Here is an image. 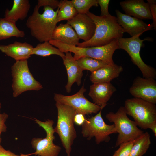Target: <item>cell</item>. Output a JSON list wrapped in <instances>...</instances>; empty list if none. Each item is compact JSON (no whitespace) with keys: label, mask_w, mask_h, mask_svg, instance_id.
I'll return each instance as SVG.
<instances>
[{"label":"cell","mask_w":156,"mask_h":156,"mask_svg":"<svg viewBox=\"0 0 156 156\" xmlns=\"http://www.w3.org/2000/svg\"><path fill=\"white\" fill-rule=\"evenodd\" d=\"M71 2L78 14H86L92 6L97 7V0H72Z\"/></svg>","instance_id":"27"},{"label":"cell","mask_w":156,"mask_h":156,"mask_svg":"<svg viewBox=\"0 0 156 156\" xmlns=\"http://www.w3.org/2000/svg\"><path fill=\"white\" fill-rule=\"evenodd\" d=\"M118 23L124 31L131 37L141 35L144 32L153 27L152 24H147L141 20L124 14L118 10H115Z\"/></svg>","instance_id":"13"},{"label":"cell","mask_w":156,"mask_h":156,"mask_svg":"<svg viewBox=\"0 0 156 156\" xmlns=\"http://www.w3.org/2000/svg\"><path fill=\"white\" fill-rule=\"evenodd\" d=\"M120 4L126 14L141 19H152L148 4L143 0H127Z\"/></svg>","instance_id":"16"},{"label":"cell","mask_w":156,"mask_h":156,"mask_svg":"<svg viewBox=\"0 0 156 156\" xmlns=\"http://www.w3.org/2000/svg\"><path fill=\"white\" fill-rule=\"evenodd\" d=\"M0 156H28L27 154H21L20 155H16L10 150L5 149L1 146H0Z\"/></svg>","instance_id":"34"},{"label":"cell","mask_w":156,"mask_h":156,"mask_svg":"<svg viewBox=\"0 0 156 156\" xmlns=\"http://www.w3.org/2000/svg\"><path fill=\"white\" fill-rule=\"evenodd\" d=\"M86 89L83 85L76 94L66 96L55 93L54 99L56 102L66 105L73 108L76 113L84 115L98 112L101 109L100 107L89 101L84 96Z\"/></svg>","instance_id":"11"},{"label":"cell","mask_w":156,"mask_h":156,"mask_svg":"<svg viewBox=\"0 0 156 156\" xmlns=\"http://www.w3.org/2000/svg\"><path fill=\"white\" fill-rule=\"evenodd\" d=\"M42 14L39 12L37 5L32 14L27 18L26 25L33 37L40 43L49 41L52 39L53 32L57 26V16L59 10L45 7Z\"/></svg>","instance_id":"2"},{"label":"cell","mask_w":156,"mask_h":156,"mask_svg":"<svg viewBox=\"0 0 156 156\" xmlns=\"http://www.w3.org/2000/svg\"><path fill=\"white\" fill-rule=\"evenodd\" d=\"M34 119L35 122L45 130L46 136L44 138H34L32 139L31 144L35 151L29 154V155L34 154L37 156H57L61 148L53 142L55 139L54 135L55 132L53 127L54 122L48 119L44 122Z\"/></svg>","instance_id":"10"},{"label":"cell","mask_w":156,"mask_h":156,"mask_svg":"<svg viewBox=\"0 0 156 156\" xmlns=\"http://www.w3.org/2000/svg\"><path fill=\"white\" fill-rule=\"evenodd\" d=\"M1 103L0 102V109H1Z\"/></svg>","instance_id":"36"},{"label":"cell","mask_w":156,"mask_h":156,"mask_svg":"<svg viewBox=\"0 0 156 156\" xmlns=\"http://www.w3.org/2000/svg\"><path fill=\"white\" fill-rule=\"evenodd\" d=\"M123 70L122 66L115 64L113 65L106 64L91 72L90 79L93 83L110 82L118 77Z\"/></svg>","instance_id":"19"},{"label":"cell","mask_w":156,"mask_h":156,"mask_svg":"<svg viewBox=\"0 0 156 156\" xmlns=\"http://www.w3.org/2000/svg\"><path fill=\"white\" fill-rule=\"evenodd\" d=\"M155 137L156 136V123H155L153 125L150 127Z\"/></svg>","instance_id":"35"},{"label":"cell","mask_w":156,"mask_h":156,"mask_svg":"<svg viewBox=\"0 0 156 156\" xmlns=\"http://www.w3.org/2000/svg\"><path fill=\"white\" fill-rule=\"evenodd\" d=\"M151 144L150 135L147 132L144 133L134 140L129 156H142L149 148Z\"/></svg>","instance_id":"23"},{"label":"cell","mask_w":156,"mask_h":156,"mask_svg":"<svg viewBox=\"0 0 156 156\" xmlns=\"http://www.w3.org/2000/svg\"><path fill=\"white\" fill-rule=\"evenodd\" d=\"M76 60L83 71L87 70L91 72L107 64L100 60L88 57H83Z\"/></svg>","instance_id":"26"},{"label":"cell","mask_w":156,"mask_h":156,"mask_svg":"<svg viewBox=\"0 0 156 156\" xmlns=\"http://www.w3.org/2000/svg\"><path fill=\"white\" fill-rule=\"evenodd\" d=\"M12 8L7 9L5 18L16 23L18 20H23L27 17L31 5L28 0H14Z\"/></svg>","instance_id":"21"},{"label":"cell","mask_w":156,"mask_h":156,"mask_svg":"<svg viewBox=\"0 0 156 156\" xmlns=\"http://www.w3.org/2000/svg\"><path fill=\"white\" fill-rule=\"evenodd\" d=\"M66 23L74 29L79 39L83 40L84 42L90 40L94 34L95 25L86 14H78L67 21Z\"/></svg>","instance_id":"14"},{"label":"cell","mask_w":156,"mask_h":156,"mask_svg":"<svg viewBox=\"0 0 156 156\" xmlns=\"http://www.w3.org/2000/svg\"><path fill=\"white\" fill-rule=\"evenodd\" d=\"M129 91L134 97L156 103V81L155 79L138 76L134 80Z\"/></svg>","instance_id":"12"},{"label":"cell","mask_w":156,"mask_h":156,"mask_svg":"<svg viewBox=\"0 0 156 156\" xmlns=\"http://www.w3.org/2000/svg\"><path fill=\"white\" fill-rule=\"evenodd\" d=\"M106 118L114 123L118 133L115 147L123 142L134 140L144 133L138 128L134 121L128 118L123 106L120 107L115 113L111 112L107 113Z\"/></svg>","instance_id":"6"},{"label":"cell","mask_w":156,"mask_h":156,"mask_svg":"<svg viewBox=\"0 0 156 156\" xmlns=\"http://www.w3.org/2000/svg\"><path fill=\"white\" fill-rule=\"evenodd\" d=\"M98 4L100 7L101 14L100 16H105L110 15L108 11L109 0H97Z\"/></svg>","instance_id":"31"},{"label":"cell","mask_w":156,"mask_h":156,"mask_svg":"<svg viewBox=\"0 0 156 156\" xmlns=\"http://www.w3.org/2000/svg\"><path fill=\"white\" fill-rule=\"evenodd\" d=\"M33 48L27 42L16 41L7 45H0V51L16 61L27 60L32 55Z\"/></svg>","instance_id":"18"},{"label":"cell","mask_w":156,"mask_h":156,"mask_svg":"<svg viewBox=\"0 0 156 156\" xmlns=\"http://www.w3.org/2000/svg\"><path fill=\"white\" fill-rule=\"evenodd\" d=\"M134 140L121 144L119 148L115 151L113 156H129Z\"/></svg>","instance_id":"28"},{"label":"cell","mask_w":156,"mask_h":156,"mask_svg":"<svg viewBox=\"0 0 156 156\" xmlns=\"http://www.w3.org/2000/svg\"><path fill=\"white\" fill-rule=\"evenodd\" d=\"M52 39L75 46L79 44V40L72 27L67 23H61L56 26L53 32Z\"/></svg>","instance_id":"20"},{"label":"cell","mask_w":156,"mask_h":156,"mask_svg":"<svg viewBox=\"0 0 156 156\" xmlns=\"http://www.w3.org/2000/svg\"><path fill=\"white\" fill-rule=\"evenodd\" d=\"M49 42L64 53L69 52L74 53L75 60L84 57H88L100 60L109 65L115 64L113 56L115 51L119 49L118 39L109 44L99 47H80L64 44L60 41L51 39Z\"/></svg>","instance_id":"3"},{"label":"cell","mask_w":156,"mask_h":156,"mask_svg":"<svg viewBox=\"0 0 156 156\" xmlns=\"http://www.w3.org/2000/svg\"><path fill=\"white\" fill-rule=\"evenodd\" d=\"M62 59L68 75L67 83L65 88L66 92L69 93L71 92L72 86L74 83H76L78 86L81 84L83 71L78 66L76 60L74 59L71 52H66L65 56Z\"/></svg>","instance_id":"17"},{"label":"cell","mask_w":156,"mask_h":156,"mask_svg":"<svg viewBox=\"0 0 156 156\" xmlns=\"http://www.w3.org/2000/svg\"><path fill=\"white\" fill-rule=\"evenodd\" d=\"M138 35L129 38H121L118 39L119 49L125 50L131 58L133 64L136 65L141 71L143 77L156 78V71L152 67L146 64L142 60L140 55L141 48L144 47L143 42L150 40L151 38L140 39Z\"/></svg>","instance_id":"8"},{"label":"cell","mask_w":156,"mask_h":156,"mask_svg":"<svg viewBox=\"0 0 156 156\" xmlns=\"http://www.w3.org/2000/svg\"><path fill=\"white\" fill-rule=\"evenodd\" d=\"M126 113L131 116L142 129H150L156 123V106L155 104L140 98L126 99L124 107Z\"/></svg>","instance_id":"5"},{"label":"cell","mask_w":156,"mask_h":156,"mask_svg":"<svg viewBox=\"0 0 156 156\" xmlns=\"http://www.w3.org/2000/svg\"><path fill=\"white\" fill-rule=\"evenodd\" d=\"M60 1L56 0H38L37 5L40 8L41 7H48L53 10L59 6Z\"/></svg>","instance_id":"29"},{"label":"cell","mask_w":156,"mask_h":156,"mask_svg":"<svg viewBox=\"0 0 156 156\" xmlns=\"http://www.w3.org/2000/svg\"><path fill=\"white\" fill-rule=\"evenodd\" d=\"M35 55L43 57L52 55H56L60 56L62 58L65 54L57 48L53 46L49 41H46L38 44L34 47L32 55Z\"/></svg>","instance_id":"25"},{"label":"cell","mask_w":156,"mask_h":156,"mask_svg":"<svg viewBox=\"0 0 156 156\" xmlns=\"http://www.w3.org/2000/svg\"><path fill=\"white\" fill-rule=\"evenodd\" d=\"M57 110V120L55 132L58 134L65 148L67 156H70L71 146L77 137L74 126V118L76 113L70 106L56 102Z\"/></svg>","instance_id":"4"},{"label":"cell","mask_w":156,"mask_h":156,"mask_svg":"<svg viewBox=\"0 0 156 156\" xmlns=\"http://www.w3.org/2000/svg\"><path fill=\"white\" fill-rule=\"evenodd\" d=\"M102 110L94 116L86 118L81 125L83 136L88 140L94 137L97 144L103 142H108L110 140V135L117 133L114 124L108 125L105 122L101 116Z\"/></svg>","instance_id":"9"},{"label":"cell","mask_w":156,"mask_h":156,"mask_svg":"<svg viewBox=\"0 0 156 156\" xmlns=\"http://www.w3.org/2000/svg\"><path fill=\"white\" fill-rule=\"evenodd\" d=\"M8 115L5 113H0V146H1L2 140L1 137L2 133L5 132L7 131V126L5 122L8 118Z\"/></svg>","instance_id":"32"},{"label":"cell","mask_w":156,"mask_h":156,"mask_svg":"<svg viewBox=\"0 0 156 156\" xmlns=\"http://www.w3.org/2000/svg\"><path fill=\"white\" fill-rule=\"evenodd\" d=\"M60 2L57 16V23L61 21L69 20L78 14L71 1L64 0Z\"/></svg>","instance_id":"24"},{"label":"cell","mask_w":156,"mask_h":156,"mask_svg":"<svg viewBox=\"0 0 156 156\" xmlns=\"http://www.w3.org/2000/svg\"><path fill=\"white\" fill-rule=\"evenodd\" d=\"M150 12L152 17V24L155 30L156 29V1L155 0H147Z\"/></svg>","instance_id":"30"},{"label":"cell","mask_w":156,"mask_h":156,"mask_svg":"<svg viewBox=\"0 0 156 156\" xmlns=\"http://www.w3.org/2000/svg\"><path fill=\"white\" fill-rule=\"evenodd\" d=\"M116 91V88L110 82L96 83L90 86L88 95L93 103L102 109Z\"/></svg>","instance_id":"15"},{"label":"cell","mask_w":156,"mask_h":156,"mask_svg":"<svg viewBox=\"0 0 156 156\" xmlns=\"http://www.w3.org/2000/svg\"><path fill=\"white\" fill-rule=\"evenodd\" d=\"M25 33L17 27L16 23L5 18H0V41L12 37L23 38Z\"/></svg>","instance_id":"22"},{"label":"cell","mask_w":156,"mask_h":156,"mask_svg":"<svg viewBox=\"0 0 156 156\" xmlns=\"http://www.w3.org/2000/svg\"><path fill=\"white\" fill-rule=\"evenodd\" d=\"M11 69L13 97H16L26 91H38L43 88L30 72L27 60L16 61Z\"/></svg>","instance_id":"7"},{"label":"cell","mask_w":156,"mask_h":156,"mask_svg":"<svg viewBox=\"0 0 156 156\" xmlns=\"http://www.w3.org/2000/svg\"><path fill=\"white\" fill-rule=\"evenodd\" d=\"M86 118L85 116L81 113H76L74 117V123L76 125H82L84 122Z\"/></svg>","instance_id":"33"},{"label":"cell","mask_w":156,"mask_h":156,"mask_svg":"<svg viewBox=\"0 0 156 156\" xmlns=\"http://www.w3.org/2000/svg\"><path fill=\"white\" fill-rule=\"evenodd\" d=\"M86 14L95 25V33L90 40L79 43L77 47H86L104 46L115 39L122 37L125 32L118 23L116 17L110 14L107 16H99L89 11Z\"/></svg>","instance_id":"1"}]
</instances>
